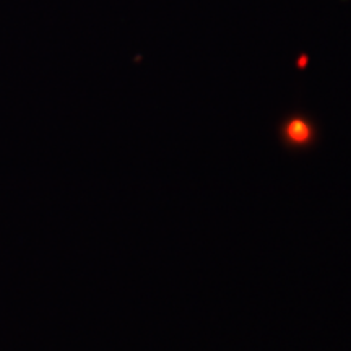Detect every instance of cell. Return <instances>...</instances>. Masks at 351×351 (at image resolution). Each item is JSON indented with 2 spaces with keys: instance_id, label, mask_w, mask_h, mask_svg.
<instances>
[{
  "instance_id": "obj_1",
  "label": "cell",
  "mask_w": 351,
  "mask_h": 351,
  "mask_svg": "<svg viewBox=\"0 0 351 351\" xmlns=\"http://www.w3.org/2000/svg\"><path fill=\"white\" fill-rule=\"evenodd\" d=\"M309 127H307L306 122L302 121H293L291 124L288 125V137L293 140V142H306L307 138H309Z\"/></svg>"
}]
</instances>
